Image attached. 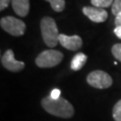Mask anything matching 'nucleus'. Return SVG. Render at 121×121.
<instances>
[{"mask_svg":"<svg viewBox=\"0 0 121 121\" xmlns=\"http://www.w3.org/2000/svg\"><path fill=\"white\" fill-rule=\"evenodd\" d=\"M41 106L48 113L58 117L70 118L74 114L73 105L62 97L53 99L50 95L47 96L41 100Z\"/></svg>","mask_w":121,"mask_h":121,"instance_id":"f257e3e1","label":"nucleus"},{"mask_svg":"<svg viewBox=\"0 0 121 121\" xmlns=\"http://www.w3.org/2000/svg\"><path fill=\"white\" fill-rule=\"evenodd\" d=\"M40 30L44 43L49 48L56 47L59 43V32L55 20L51 17H43L40 21Z\"/></svg>","mask_w":121,"mask_h":121,"instance_id":"f03ea898","label":"nucleus"},{"mask_svg":"<svg viewBox=\"0 0 121 121\" xmlns=\"http://www.w3.org/2000/svg\"><path fill=\"white\" fill-rule=\"evenodd\" d=\"M64 55L55 49H48L42 51L36 57L35 63L40 68H50L60 64Z\"/></svg>","mask_w":121,"mask_h":121,"instance_id":"7ed1b4c3","label":"nucleus"},{"mask_svg":"<svg viewBox=\"0 0 121 121\" xmlns=\"http://www.w3.org/2000/svg\"><path fill=\"white\" fill-rule=\"evenodd\" d=\"M1 28L13 36H22L26 30V24L23 21L13 16H5L1 18Z\"/></svg>","mask_w":121,"mask_h":121,"instance_id":"20e7f679","label":"nucleus"},{"mask_svg":"<svg viewBox=\"0 0 121 121\" xmlns=\"http://www.w3.org/2000/svg\"><path fill=\"white\" fill-rule=\"evenodd\" d=\"M87 82L91 87L97 89H107L112 85L113 81L108 73L101 70H95L87 75Z\"/></svg>","mask_w":121,"mask_h":121,"instance_id":"39448f33","label":"nucleus"},{"mask_svg":"<svg viewBox=\"0 0 121 121\" xmlns=\"http://www.w3.org/2000/svg\"><path fill=\"white\" fill-rule=\"evenodd\" d=\"M1 64L5 69L11 72H19L22 71L25 64L22 61H17L14 58V54L12 49H7L1 56Z\"/></svg>","mask_w":121,"mask_h":121,"instance_id":"423d86ee","label":"nucleus"},{"mask_svg":"<svg viewBox=\"0 0 121 121\" xmlns=\"http://www.w3.org/2000/svg\"><path fill=\"white\" fill-rule=\"evenodd\" d=\"M82 13L94 22H103L108 18V12L106 10L95 6H85L82 8Z\"/></svg>","mask_w":121,"mask_h":121,"instance_id":"0eeeda50","label":"nucleus"},{"mask_svg":"<svg viewBox=\"0 0 121 121\" xmlns=\"http://www.w3.org/2000/svg\"><path fill=\"white\" fill-rule=\"evenodd\" d=\"M59 43L62 47H64L66 49L69 50H77L80 49L82 46V38L78 35H73V36H68V35L62 34L59 35Z\"/></svg>","mask_w":121,"mask_h":121,"instance_id":"6e6552de","label":"nucleus"},{"mask_svg":"<svg viewBox=\"0 0 121 121\" xmlns=\"http://www.w3.org/2000/svg\"><path fill=\"white\" fill-rule=\"evenodd\" d=\"M12 6L17 15L25 17L30 11V0H12Z\"/></svg>","mask_w":121,"mask_h":121,"instance_id":"1a4fd4ad","label":"nucleus"},{"mask_svg":"<svg viewBox=\"0 0 121 121\" xmlns=\"http://www.w3.org/2000/svg\"><path fill=\"white\" fill-rule=\"evenodd\" d=\"M86 61V55L82 53V52H79L77 54H75V56L73 57V59L71 61V64H70V67L73 71H79L80 69H82L83 65H85Z\"/></svg>","mask_w":121,"mask_h":121,"instance_id":"9d476101","label":"nucleus"},{"mask_svg":"<svg viewBox=\"0 0 121 121\" xmlns=\"http://www.w3.org/2000/svg\"><path fill=\"white\" fill-rule=\"evenodd\" d=\"M47 2L50 3L52 9L56 12V13H61L65 6V0H45Z\"/></svg>","mask_w":121,"mask_h":121,"instance_id":"9b49d317","label":"nucleus"},{"mask_svg":"<svg viewBox=\"0 0 121 121\" xmlns=\"http://www.w3.org/2000/svg\"><path fill=\"white\" fill-rule=\"evenodd\" d=\"M91 4L99 8H107L113 4L114 0H91Z\"/></svg>","mask_w":121,"mask_h":121,"instance_id":"f8f14e48","label":"nucleus"},{"mask_svg":"<svg viewBox=\"0 0 121 121\" xmlns=\"http://www.w3.org/2000/svg\"><path fill=\"white\" fill-rule=\"evenodd\" d=\"M112 116L115 121H121V99H119L113 107Z\"/></svg>","mask_w":121,"mask_h":121,"instance_id":"ddd939ff","label":"nucleus"},{"mask_svg":"<svg viewBox=\"0 0 121 121\" xmlns=\"http://www.w3.org/2000/svg\"><path fill=\"white\" fill-rule=\"evenodd\" d=\"M113 56H115V58H117V60L121 62V43L115 44L111 48Z\"/></svg>","mask_w":121,"mask_h":121,"instance_id":"4468645a","label":"nucleus"},{"mask_svg":"<svg viewBox=\"0 0 121 121\" xmlns=\"http://www.w3.org/2000/svg\"><path fill=\"white\" fill-rule=\"evenodd\" d=\"M111 12L114 15H117L118 13L121 12V0H114L112 4Z\"/></svg>","mask_w":121,"mask_h":121,"instance_id":"2eb2a0df","label":"nucleus"},{"mask_svg":"<svg viewBox=\"0 0 121 121\" xmlns=\"http://www.w3.org/2000/svg\"><path fill=\"white\" fill-rule=\"evenodd\" d=\"M10 2H11V0H0V10L4 11L9 5Z\"/></svg>","mask_w":121,"mask_h":121,"instance_id":"dca6fc26","label":"nucleus"},{"mask_svg":"<svg viewBox=\"0 0 121 121\" xmlns=\"http://www.w3.org/2000/svg\"><path fill=\"white\" fill-rule=\"evenodd\" d=\"M60 94H61L60 90H58V89H54V90H52L51 93H50V96H51V98H53V99H58V98L61 97Z\"/></svg>","mask_w":121,"mask_h":121,"instance_id":"f3484780","label":"nucleus"},{"mask_svg":"<svg viewBox=\"0 0 121 121\" xmlns=\"http://www.w3.org/2000/svg\"><path fill=\"white\" fill-rule=\"evenodd\" d=\"M114 33L118 39H121V26H116V28L114 29Z\"/></svg>","mask_w":121,"mask_h":121,"instance_id":"a211bd4d","label":"nucleus"},{"mask_svg":"<svg viewBox=\"0 0 121 121\" xmlns=\"http://www.w3.org/2000/svg\"><path fill=\"white\" fill-rule=\"evenodd\" d=\"M115 25L121 26V12L118 13L116 15V18H115Z\"/></svg>","mask_w":121,"mask_h":121,"instance_id":"6ab92c4d","label":"nucleus"}]
</instances>
